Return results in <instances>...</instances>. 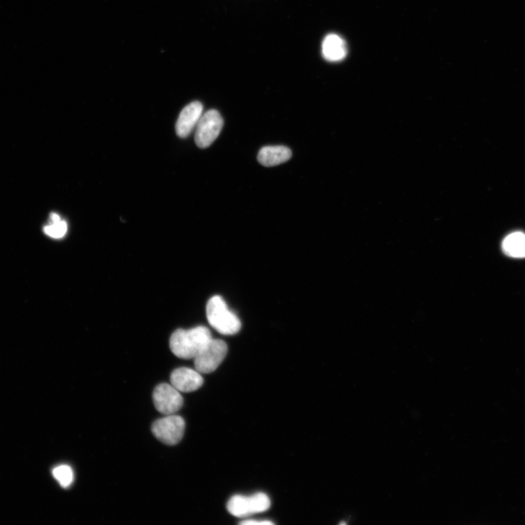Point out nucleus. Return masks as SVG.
Instances as JSON below:
<instances>
[{"mask_svg": "<svg viewBox=\"0 0 525 525\" xmlns=\"http://www.w3.org/2000/svg\"><path fill=\"white\" fill-rule=\"evenodd\" d=\"M212 339L211 330L204 326L178 329L171 336L170 346L175 356L195 359Z\"/></svg>", "mask_w": 525, "mask_h": 525, "instance_id": "nucleus-1", "label": "nucleus"}, {"mask_svg": "<svg viewBox=\"0 0 525 525\" xmlns=\"http://www.w3.org/2000/svg\"><path fill=\"white\" fill-rule=\"evenodd\" d=\"M206 317L211 326L223 335H236L242 327L239 317L229 310L224 299L219 296L207 302Z\"/></svg>", "mask_w": 525, "mask_h": 525, "instance_id": "nucleus-2", "label": "nucleus"}, {"mask_svg": "<svg viewBox=\"0 0 525 525\" xmlns=\"http://www.w3.org/2000/svg\"><path fill=\"white\" fill-rule=\"evenodd\" d=\"M270 506L269 496L265 493L258 492L251 496L233 495L227 504V510L234 517H246L265 513L269 509Z\"/></svg>", "mask_w": 525, "mask_h": 525, "instance_id": "nucleus-3", "label": "nucleus"}, {"mask_svg": "<svg viewBox=\"0 0 525 525\" xmlns=\"http://www.w3.org/2000/svg\"><path fill=\"white\" fill-rule=\"evenodd\" d=\"M225 341L212 339L195 358V366L201 374H210L222 363L227 355Z\"/></svg>", "mask_w": 525, "mask_h": 525, "instance_id": "nucleus-4", "label": "nucleus"}, {"mask_svg": "<svg viewBox=\"0 0 525 525\" xmlns=\"http://www.w3.org/2000/svg\"><path fill=\"white\" fill-rule=\"evenodd\" d=\"M186 423L183 418L171 414L156 421L152 426V432L163 444L174 446L184 436Z\"/></svg>", "mask_w": 525, "mask_h": 525, "instance_id": "nucleus-5", "label": "nucleus"}, {"mask_svg": "<svg viewBox=\"0 0 525 525\" xmlns=\"http://www.w3.org/2000/svg\"><path fill=\"white\" fill-rule=\"evenodd\" d=\"M224 123L223 117L216 109H210L203 114L197 126V145L202 149L209 148L222 131Z\"/></svg>", "mask_w": 525, "mask_h": 525, "instance_id": "nucleus-6", "label": "nucleus"}, {"mask_svg": "<svg viewBox=\"0 0 525 525\" xmlns=\"http://www.w3.org/2000/svg\"><path fill=\"white\" fill-rule=\"evenodd\" d=\"M154 402L156 409L165 416H171L181 409L184 398L181 392L169 384L158 385L154 391Z\"/></svg>", "mask_w": 525, "mask_h": 525, "instance_id": "nucleus-7", "label": "nucleus"}, {"mask_svg": "<svg viewBox=\"0 0 525 525\" xmlns=\"http://www.w3.org/2000/svg\"><path fill=\"white\" fill-rule=\"evenodd\" d=\"M171 384L181 393H191L199 390L204 380L197 370L189 368L175 369L170 377Z\"/></svg>", "mask_w": 525, "mask_h": 525, "instance_id": "nucleus-8", "label": "nucleus"}, {"mask_svg": "<svg viewBox=\"0 0 525 525\" xmlns=\"http://www.w3.org/2000/svg\"><path fill=\"white\" fill-rule=\"evenodd\" d=\"M203 105L195 101L186 106L179 114L176 123V132L181 138H186L197 126L203 115Z\"/></svg>", "mask_w": 525, "mask_h": 525, "instance_id": "nucleus-9", "label": "nucleus"}, {"mask_svg": "<svg viewBox=\"0 0 525 525\" xmlns=\"http://www.w3.org/2000/svg\"><path fill=\"white\" fill-rule=\"evenodd\" d=\"M292 157V151L287 147L266 146L260 150L258 161L265 167L272 168L289 161Z\"/></svg>", "mask_w": 525, "mask_h": 525, "instance_id": "nucleus-10", "label": "nucleus"}, {"mask_svg": "<svg viewBox=\"0 0 525 525\" xmlns=\"http://www.w3.org/2000/svg\"><path fill=\"white\" fill-rule=\"evenodd\" d=\"M322 52L323 57L328 62L342 61L348 54L346 42L339 35L330 34L323 39Z\"/></svg>", "mask_w": 525, "mask_h": 525, "instance_id": "nucleus-11", "label": "nucleus"}, {"mask_svg": "<svg viewBox=\"0 0 525 525\" xmlns=\"http://www.w3.org/2000/svg\"><path fill=\"white\" fill-rule=\"evenodd\" d=\"M504 253L511 258H525V233L514 232L510 233L502 243Z\"/></svg>", "mask_w": 525, "mask_h": 525, "instance_id": "nucleus-12", "label": "nucleus"}, {"mask_svg": "<svg viewBox=\"0 0 525 525\" xmlns=\"http://www.w3.org/2000/svg\"><path fill=\"white\" fill-rule=\"evenodd\" d=\"M52 474L55 479L60 483L61 487L65 489L70 487L74 480L73 469L66 465L55 468Z\"/></svg>", "mask_w": 525, "mask_h": 525, "instance_id": "nucleus-13", "label": "nucleus"}, {"mask_svg": "<svg viewBox=\"0 0 525 525\" xmlns=\"http://www.w3.org/2000/svg\"><path fill=\"white\" fill-rule=\"evenodd\" d=\"M44 231L48 237L53 239H61L65 236L67 231V224L64 220H60L51 222L44 227Z\"/></svg>", "mask_w": 525, "mask_h": 525, "instance_id": "nucleus-14", "label": "nucleus"}, {"mask_svg": "<svg viewBox=\"0 0 525 525\" xmlns=\"http://www.w3.org/2000/svg\"><path fill=\"white\" fill-rule=\"evenodd\" d=\"M240 524H243V525H272V524H274V522L269 520H265V521L246 520V521H243L240 522Z\"/></svg>", "mask_w": 525, "mask_h": 525, "instance_id": "nucleus-15", "label": "nucleus"}]
</instances>
